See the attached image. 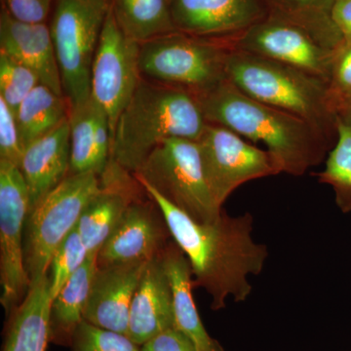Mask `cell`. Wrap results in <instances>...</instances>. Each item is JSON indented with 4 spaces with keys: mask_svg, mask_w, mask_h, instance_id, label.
<instances>
[{
    "mask_svg": "<svg viewBox=\"0 0 351 351\" xmlns=\"http://www.w3.org/2000/svg\"><path fill=\"white\" fill-rule=\"evenodd\" d=\"M89 253L86 246L75 228L62 242L51 261L49 280L52 300L56 298L69 279L86 262Z\"/></svg>",
    "mask_w": 351,
    "mask_h": 351,
    "instance_id": "obj_29",
    "label": "cell"
},
{
    "mask_svg": "<svg viewBox=\"0 0 351 351\" xmlns=\"http://www.w3.org/2000/svg\"><path fill=\"white\" fill-rule=\"evenodd\" d=\"M207 124L198 95L142 78L113 128L110 161L135 174L164 141H198Z\"/></svg>",
    "mask_w": 351,
    "mask_h": 351,
    "instance_id": "obj_3",
    "label": "cell"
},
{
    "mask_svg": "<svg viewBox=\"0 0 351 351\" xmlns=\"http://www.w3.org/2000/svg\"><path fill=\"white\" fill-rule=\"evenodd\" d=\"M173 327L172 289L159 255L147 263L132 300L128 336L142 346L159 332Z\"/></svg>",
    "mask_w": 351,
    "mask_h": 351,
    "instance_id": "obj_18",
    "label": "cell"
},
{
    "mask_svg": "<svg viewBox=\"0 0 351 351\" xmlns=\"http://www.w3.org/2000/svg\"><path fill=\"white\" fill-rule=\"evenodd\" d=\"M161 261L172 289L176 329L188 337L197 351H225L201 320L193 294V271L184 252L174 241L162 252Z\"/></svg>",
    "mask_w": 351,
    "mask_h": 351,
    "instance_id": "obj_20",
    "label": "cell"
},
{
    "mask_svg": "<svg viewBox=\"0 0 351 351\" xmlns=\"http://www.w3.org/2000/svg\"><path fill=\"white\" fill-rule=\"evenodd\" d=\"M0 52L31 69L41 84L64 96L49 25L19 22L1 8Z\"/></svg>",
    "mask_w": 351,
    "mask_h": 351,
    "instance_id": "obj_16",
    "label": "cell"
},
{
    "mask_svg": "<svg viewBox=\"0 0 351 351\" xmlns=\"http://www.w3.org/2000/svg\"><path fill=\"white\" fill-rule=\"evenodd\" d=\"M127 172L110 161L101 176L100 191L87 203L76 230L86 246L89 255H98L101 247L119 225L120 219L131 204L130 193L126 191Z\"/></svg>",
    "mask_w": 351,
    "mask_h": 351,
    "instance_id": "obj_19",
    "label": "cell"
},
{
    "mask_svg": "<svg viewBox=\"0 0 351 351\" xmlns=\"http://www.w3.org/2000/svg\"><path fill=\"white\" fill-rule=\"evenodd\" d=\"M55 0H2V8L13 19L27 24L46 23Z\"/></svg>",
    "mask_w": 351,
    "mask_h": 351,
    "instance_id": "obj_33",
    "label": "cell"
},
{
    "mask_svg": "<svg viewBox=\"0 0 351 351\" xmlns=\"http://www.w3.org/2000/svg\"><path fill=\"white\" fill-rule=\"evenodd\" d=\"M176 31L206 38L237 36L269 15L265 0H171Z\"/></svg>",
    "mask_w": 351,
    "mask_h": 351,
    "instance_id": "obj_13",
    "label": "cell"
},
{
    "mask_svg": "<svg viewBox=\"0 0 351 351\" xmlns=\"http://www.w3.org/2000/svg\"><path fill=\"white\" fill-rule=\"evenodd\" d=\"M71 117V108L63 95L39 84L21 104L16 119L24 151L34 141L63 124Z\"/></svg>",
    "mask_w": 351,
    "mask_h": 351,
    "instance_id": "obj_23",
    "label": "cell"
},
{
    "mask_svg": "<svg viewBox=\"0 0 351 351\" xmlns=\"http://www.w3.org/2000/svg\"><path fill=\"white\" fill-rule=\"evenodd\" d=\"M336 0H265L269 16L304 27L328 47L338 50L343 36L332 19Z\"/></svg>",
    "mask_w": 351,
    "mask_h": 351,
    "instance_id": "obj_25",
    "label": "cell"
},
{
    "mask_svg": "<svg viewBox=\"0 0 351 351\" xmlns=\"http://www.w3.org/2000/svg\"><path fill=\"white\" fill-rule=\"evenodd\" d=\"M228 40L233 49L290 64L328 83L338 51L328 47L304 27L269 15Z\"/></svg>",
    "mask_w": 351,
    "mask_h": 351,
    "instance_id": "obj_12",
    "label": "cell"
},
{
    "mask_svg": "<svg viewBox=\"0 0 351 351\" xmlns=\"http://www.w3.org/2000/svg\"><path fill=\"white\" fill-rule=\"evenodd\" d=\"M226 77L251 98L304 119L332 145L336 143L339 117L327 80L233 48L226 62Z\"/></svg>",
    "mask_w": 351,
    "mask_h": 351,
    "instance_id": "obj_4",
    "label": "cell"
},
{
    "mask_svg": "<svg viewBox=\"0 0 351 351\" xmlns=\"http://www.w3.org/2000/svg\"><path fill=\"white\" fill-rule=\"evenodd\" d=\"M101 186L96 173L69 174L29 212L24 252L31 282L47 276L53 255L75 230L83 210Z\"/></svg>",
    "mask_w": 351,
    "mask_h": 351,
    "instance_id": "obj_7",
    "label": "cell"
},
{
    "mask_svg": "<svg viewBox=\"0 0 351 351\" xmlns=\"http://www.w3.org/2000/svg\"><path fill=\"white\" fill-rule=\"evenodd\" d=\"M149 262L99 267L83 320L128 336L132 300Z\"/></svg>",
    "mask_w": 351,
    "mask_h": 351,
    "instance_id": "obj_14",
    "label": "cell"
},
{
    "mask_svg": "<svg viewBox=\"0 0 351 351\" xmlns=\"http://www.w3.org/2000/svg\"><path fill=\"white\" fill-rule=\"evenodd\" d=\"M332 19L343 36V41L351 43V0H336Z\"/></svg>",
    "mask_w": 351,
    "mask_h": 351,
    "instance_id": "obj_35",
    "label": "cell"
},
{
    "mask_svg": "<svg viewBox=\"0 0 351 351\" xmlns=\"http://www.w3.org/2000/svg\"><path fill=\"white\" fill-rule=\"evenodd\" d=\"M100 106L91 98L84 105L71 110V171L69 174L93 172L97 174L95 159V125ZM98 175V174H97Z\"/></svg>",
    "mask_w": 351,
    "mask_h": 351,
    "instance_id": "obj_27",
    "label": "cell"
},
{
    "mask_svg": "<svg viewBox=\"0 0 351 351\" xmlns=\"http://www.w3.org/2000/svg\"><path fill=\"white\" fill-rule=\"evenodd\" d=\"M134 175L198 223H211L223 212L205 178L196 141H164Z\"/></svg>",
    "mask_w": 351,
    "mask_h": 351,
    "instance_id": "obj_8",
    "label": "cell"
},
{
    "mask_svg": "<svg viewBox=\"0 0 351 351\" xmlns=\"http://www.w3.org/2000/svg\"><path fill=\"white\" fill-rule=\"evenodd\" d=\"M29 214V191L19 166L0 161V302L7 314L17 308L32 283L23 240Z\"/></svg>",
    "mask_w": 351,
    "mask_h": 351,
    "instance_id": "obj_10",
    "label": "cell"
},
{
    "mask_svg": "<svg viewBox=\"0 0 351 351\" xmlns=\"http://www.w3.org/2000/svg\"><path fill=\"white\" fill-rule=\"evenodd\" d=\"M98 267V255L88 256L86 262L69 279L53 300L50 341L71 345L73 332L83 321V313Z\"/></svg>",
    "mask_w": 351,
    "mask_h": 351,
    "instance_id": "obj_22",
    "label": "cell"
},
{
    "mask_svg": "<svg viewBox=\"0 0 351 351\" xmlns=\"http://www.w3.org/2000/svg\"><path fill=\"white\" fill-rule=\"evenodd\" d=\"M329 94L337 112V106L351 96V43L341 44L332 61L329 78Z\"/></svg>",
    "mask_w": 351,
    "mask_h": 351,
    "instance_id": "obj_32",
    "label": "cell"
},
{
    "mask_svg": "<svg viewBox=\"0 0 351 351\" xmlns=\"http://www.w3.org/2000/svg\"><path fill=\"white\" fill-rule=\"evenodd\" d=\"M337 113L339 120L351 127V96L337 106Z\"/></svg>",
    "mask_w": 351,
    "mask_h": 351,
    "instance_id": "obj_36",
    "label": "cell"
},
{
    "mask_svg": "<svg viewBox=\"0 0 351 351\" xmlns=\"http://www.w3.org/2000/svg\"><path fill=\"white\" fill-rule=\"evenodd\" d=\"M23 154L15 112L0 99V161L19 166Z\"/></svg>",
    "mask_w": 351,
    "mask_h": 351,
    "instance_id": "obj_31",
    "label": "cell"
},
{
    "mask_svg": "<svg viewBox=\"0 0 351 351\" xmlns=\"http://www.w3.org/2000/svg\"><path fill=\"white\" fill-rule=\"evenodd\" d=\"M165 230L152 210L141 203L127 207L119 225L98 254V267L149 262L165 250Z\"/></svg>",
    "mask_w": 351,
    "mask_h": 351,
    "instance_id": "obj_15",
    "label": "cell"
},
{
    "mask_svg": "<svg viewBox=\"0 0 351 351\" xmlns=\"http://www.w3.org/2000/svg\"><path fill=\"white\" fill-rule=\"evenodd\" d=\"M324 169L313 173L318 182L331 186L337 206L351 212V127L339 119L338 138L325 159Z\"/></svg>",
    "mask_w": 351,
    "mask_h": 351,
    "instance_id": "obj_26",
    "label": "cell"
},
{
    "mask_svg": "<svg viewBox=\"0 0 351 351\" xmlns=\"http://www.w3.org/2000/svg\"><path fill=\"white\" fill-rule=\"evenodd\" d=\"M232 47L228 38H206L173 32L141 43L140 73L144 80L206 93L226 77Z\"/></svg>",
    "mask_w": 351,
    "mask_h": 351,
    "instance_id": "obj_5",
    "label": "cell"
},
{
    "mask_svg": "<svg viewBox=\"0 0 351 351\" xmlns=\"http://www.w3.org/2000/svg\"><path fill=\"white\" fill-rule=\"evenodd\" d=\"M110 10L121 31L138 43L176 32L171 0H110Z\"/></svg>",
    "mask_w": 351,
    "mask_h": 351,
    "instance_id": "obj_24",
    "label": "cell"
},
{
    "mask_svg": "<svg viewBox=\"0 0 351 351\" xmlns=\"http://www.w3.org/2000/svg\"><path fill=\"white\" fill-rule=\"evenodd\" d=\"M73 351H141L127 335L104 329L83 320L71 338Z\"/></svg>",
    "mask_w": 351,
    "mask_h": 351,
    "instance_id": "obj_30",
    "label": "cell"
},
{
    "mask_svg": "<svg viewBox=\"0 0 351 351\" xmlns=\"http://www.w3.org/2000/svg\"><path fill=\"white\" fill-rule=\"evenodd\" d=\"M27 184L29 212L71 171V124L69 119L25 147L19 165Z\"/></svg>",
    "mask_w": 351,
    "mask_h": 351,
    "instance_id": "obj_17",
    "label": "cell"
},
{
    "mask_svg": "<svg viewBox=\"0 0 351 351\" xmlns=\"http://www.w3.org/2000/svg\"><path fill=\"white\" fill-rule=\"evenodd\" d=\"M110 0H55L49 25L71 110L91 98V71Z\"/></svg>",
    "mask_w": 351,
    "mask_h": 351,
    "instance_id": "obj_6",
    "label": "cell"
},
{
    "mask_svg": "<svg viewBox=\"0 0 351 351\" xmlns=\"http://www.w3.org/2000/svg\"><path fill=\"white\" fill-rule=\"evenodd\" d=\"M39 84L40 80L34 71L0 52V99L15 114L23 101Z\"/></svg>",
    "mask_w": 351,
    "mask_h": 351,
    "instance_id": "obj_28",
    "label": "cell"
},
{
    "mask_svg": "<svg viewBox=\"0 0 351 351\" xmlns=\"http://www.w3.org/2000/svg\"><path fill=\"white\" fill-rule=\"evenodd\" d=\"M140 45L121 31L110 10L92 64L91 99L107 113L112 133L143 78Z\"/></svg>",
    "mask_w": 351,
    "mask_h": 351,
    "instance_id": "obj_11",
    "label": "cell"
},
{
    "mask_svg": "<svg viewBox=\"0 0 351 351\" xmlns=\"http://www.w3.org/2000/svg\"><path fill=\"white\" fill-rule=\"evenodd\" d=\"M52 302L49 276L32 281L22 304L13 311L3 351H46Z\"/></svg>",
    "mask_w": 351,
    "mask_h": 351,
    "instance_id": "obj_21",
    "label": "cell"
},
{
    "mask_svg": "<svg viewBox=\"0 0 351 351\" xmlns=\"http://www.w3.org/2000/svg\"><path fill=\"white\" fill-rule=\"evenodd\" d=\"M196 142L203 172L219 206L223 207L233 191L242 184L281 174L278 164L269 151L249 144L225 126L208 122Z\"/></svg>",
    "mask_w": 351,
    "mask_h": 351,
    "instance_id": "obj_9",
    "label": "cell"
},
{
    "mask_svg": "<svg viewBox=\"0 0 351 351\" xmlns=\"http://www.w3.org/2000/svg\"><path fill=\"white\" fill-rule=\"evenodd\" d=\"M198 98L207 122L263 143L281 173L301 177L324 162L334 147L304 119L251 98L228 80Z\"/></svg>",
    "mask_w": 351,
    "mask_h": 351,
    "instance_id": "obj_2",
    "label": "cell"
},
{
    "mask_svg": "<svg viewBox=\"0 0 351 351\" xmlns=\"http://www.w3.org/2000/svg\"><path fill=\"white\" fill-rule=\"evenodd\" d=\"M141 351H197L193 341L175 327L159 332L141 346Z\"/></svg>",
    "mask_w": 351,
    "mask_h": 351,
    "instance_id": "obj_34",
    "label": "cell"
},
{
    "mask_svg": "<svg viewBox=\"0 0 351 351\" xmlns=\"http://www.w3.org/2000/svg\"><path fill=\"white\" fill-rule=\"evenodd\" d=\"M143 189L160 211L175 243L188 258L195 287L206 291L213 311L225 308L232 298L242 302L251 295L250 277L265 269L269 250L252 237L254 218L248 212L230 216L225 211L211 223H198L144 182Z\"/></svg>",
    "mask_w": 351,
    "mask_h": 351,
    "instance_id": "obj_1",
    "label": "cell"
}]
</instances>
